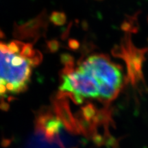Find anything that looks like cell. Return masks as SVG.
Returning a JSON list of instances; mask_svg holds the SVG:
<instances>
[{
	"label": "cell",
	"mask_w": 148,
	"mask_h": 148,
	"mask_svg": "<svg viewBox=\"0 0 148 148\" xmlns=\"http://www.w3.org/2000/svg\"><path fill=\"white\" fill-rule=\"evenodd\" d=\"M79 64V69L93 77L97 84H107L119 90L123 87V77L121 66L111 62L108 56H91Z\"/></svg>",
	"instance_id": "cell-1"
},
{
	"label": "cell",
	"mask_w": 148,
	"mask_h": 148,
	"mask_svg": "<svg viewBox=\"0 0 148 148\" xmlns=\"http://www.w3.org/2000/svg\"><path fill=\"white\" fill-rule=\"evenodd\" d=\"M54 114L48 106H42L36 111L34 122L35 134L42 135L48 143H56L60 148H66L60 138L63 125Z\"/></svg>",
	"instance_id": "cell-2"
},
{
	"label": "cell",
	"mask_w": 148,
	"mask_h": 148,
	"mask_svg": "<svg viewBox=\"0 0 148 148\" xmlns=\"http://www.w3.org/2000/svg\"><path fill=\"white\" fill-rule=\"evenodd\" d=\"M60 91L75 92L84 98L99 97L96 79L79 68L68 75H60Z\"/></svg>",
	"instance_id": "cell-3"
},
{
	"label": "cell",
	"mask_w": 148,
	"mask_h": 148,
	"mask_svg": "<svg viewBox=\"0 0 148 148\" xmlns=\"http://www.w3.org/2000/svg\"><path fill=\"white\" fill-rule=\"evenodd\" d=\"M48 25L47 14L45 10L38 16L21 25L14 24L13 36L20 40H32L34 43L45 34Z\"/></svg>",
	"instance_id": "cell-4"
},
{
	"label": "cell",
	"mask_w": 148,
	"mask_h": 148,
	"mask_svg": "<svg viewBox=\"0 0 148 148\" xmlns=\"http://www.w3.org/2000/svg\"><path fill=\"white\" fill-rule=\"evenodd\" d=\"M51 101L56 116L60 120L67 132L75 135L80 134L75 116L71 112L69 103L66 97L58 99L53 96L51 98Z\"/></svg>",
	"instance_id": "cell-5"
},
{
	"label": "cell",
	"mask_w": 148,
	"mask_h": 148,
	"mask_svg": "<svg viewBox=\"0 0 148 148\" xmlns=\"http://www.w3.org/2000/svg\"><path fill=\"white\" fill-rule=\"evenodd\" d=\"M74 116L76 120L77 127L79 130L80 134H82L85 137L92 138L93 135L97 133L96 125L92 123V121H88L84 119L80 112H77Z\"/></svg>",
	"instance_id": "cell-6"
},
{
	"label": "cell",
	"mask_w": 148,
	"mask_h": 148,
	"mask_svg": "<svg viewBox=\"0 0 148 148\" xmlns=\"http://www.w3.org/2000/svg\"><path fill=\"white\" fill-rule=\"evenodd\" d=\"M97 109L92 103H87L82 108L80 112L84 119L92 121L97 113Z\"/></svg>",
	"instance_id": "cell-7"
},
{
	"label": "cell",
	"mask_w": 148,
	"mask_h": 148,
	"mask_svg": "<svg viewBox=\"0 0 148 148\" xmlns=\"http://www.w3.org/2000/svg\"><path fill=\"white\" fill-rule=\"evenodd\" d=\"M49 19L53 24L60 26V25H62L66 23V16L63 12L53 11V12H51Z\"/></svg>",
	"instance_id": "cell-8"
},
{
	"label": "cell",
	"mask_w": 148,
	"mask_h": 148,
	"mask_svg": "<svg viewBox=\"0 0 148 148\" xmlns=\"http://www.w3.org/2000/svg\"><path fill=\"white\" fill-rule=\"evenodd\" d=\"M34 50L33 49V43H26L22 47L20 55L22 58L28 60L34 56Z\"/></svg>",
	"instance_id": "cell-9"
},
{
	"label": "cell",
	"mask_w": 148,
	"mask_h": 148,
	"mask_svg": "<svg viewBox=\"0 0 148 148\" xmlns=\"http://www.w3.org/2000/svg\"><path fill=\"white\" fill-rule=\"evenodd\" d=\"M42 59H43V56H42V53L37 49H34V56L27 60L28 61L31 66H37L41 63Z\"/></svg>",
	"instance_id": "cell-10"
},
{
	"label": "cell",
	"mask_w": 148,
	"mask_h": 148,
	"mask_svg": "<svg viewBox=\"0 0 148 148\" xmlns=\"http://www.w3.org/2000/svg\"><path fill=\"white\" fill-rule=\"evenodd\" d=\"M25 43L22 42L21 41L18 40H14L11 41L8 44V47L11 54H14V53H17L19 52L20 49H22Z\"/></svg>",
	"instance_id": "cell-11"
},
{
	"label": "cell",
	"mask_w": 148,
	"mask_h": 148,
	"mask_svg": "<svg viewBox=\"0 0 148 148\" xmlns=\"http://www.w3.org/2000/svg\"><path fill=\"white\" fill-rule=\"evenodd\" d=\"M60 62L64 66H71L74 67V58L69 53H64L60 55Z\"/></svg>",
	"instance_id": "cell-12"
},
{
	"label": "cell",
	"mask_w": 148,
	"mask_h": 148,
	"mask_svg": "<svg viewBox=\"0 0 148 148\" xmlns=\"http://www.w3.org/2000/svg\"><path fill=\"white\" fill-rule=\"evenodd\" d=\"M47 45V48L49 51V52L55 53L60 49V43L58 40L52 39L47 41V45Z\"/></svg>",
	"instance_id": "cell-13"
},
{
	"label": "cell",
	"mask_w": 148,
	"mask_h": 148,
	"mask_svg": "<svg viewBox=\"0 0 148 148\" xmlns=\"http://www.w3.org/2000/svg\"><path fill=\"white\" fill-rule=\"evenodd\" d=\"M92 139L93 140V143L98 147H101V146L105 145L104 136H102L98 133H96L95 135H93Z\"/></svg>",
	"instance_id": "cell-14"
},
{
	"label": "cell",
	"mask_w": 148,
	"mask_h": 148,
	"mask_svg": "<svg viewBox=\"0 0 148 148\" xmlns=\"http://www.w3.org/2000/svg\"><path fill=\"white\" fill-rule=\"evenodd\" d=\"M79 45H80V44H79L78 40H77L76 39L71 38L68 41V46H69V49H71V50H77L79 49Z\"/></svg>",
	"instance_id": "cell-15"
},
{
	"label": "cell",
	"mask_w": 148,
	"mask_h": 148,
	"mask_svg": "<svg viewBox=\"0 0 148 148\" xmlns=\"http://www.w3.org/2000/svg\"><path fill=\"white\" fill-rule=\"evenodd\" d=\"M0 51L3 53H10L8 45L2 41H0Z\"/></svg>",
	"instance_id": "cell-16"
},
{
	"label": "cell",
	"mask_w": 148,
	"mask_h": 148,
	"mask_svg": "<svg viewBox=\"0 0 148 148\" xmlns=\"http://www.w3.org/2000/svg\"><path fill=\"white\" fill-rule=\"evenodd\" d=\"M10 109V105L8 103L5 102L4 99H2L0 101V110L3 111H8Z\"/></svg>",
	"instance_id": "cell-17"
},
{
	"label": "cell",
	"mask_w": 148,
	"mask_h": 148,
	"mask_svg": "<svg viewBox=\"0 0 148 148\" xmlns=\"http://www.w3.org/2000/svg\"><path fill=\"white\" fill-rule=\"evenodd\" d=\"M5 37V35L4 34V32L1 30V29L0 28V38H4Z\"/></svg>",
	"instance_id": "cell-18"
},
{
	"label": "cell",
	"mask_w": 148,
	"mask_h": 148,
	"mask_svg": "<svg viewBox=\"0 0 148 148\" xmlns=\"http://www.w3.org/2000/svg\"><path fill=\"white\" fill-rule=\"evenodd\" d=\"M97 1H101V0H97Z\"/></svg>",
	"instance_id": "cell-19"
}]
</instances>
